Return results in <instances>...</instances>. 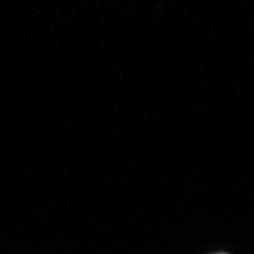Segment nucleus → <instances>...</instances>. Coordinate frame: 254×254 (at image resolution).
Here are the masks:
<instances>
[{
    "mask_svg": "<svg viewBox=\"0 0 254 254\" xmlns=\"http://www.w3.org/2000/svg\"></svg>",
    "mask_w": 254,
    "mask_h": 254,
    "instance_id": "f257e3e1",
    "label": "nucleus"
}]
</instances>
